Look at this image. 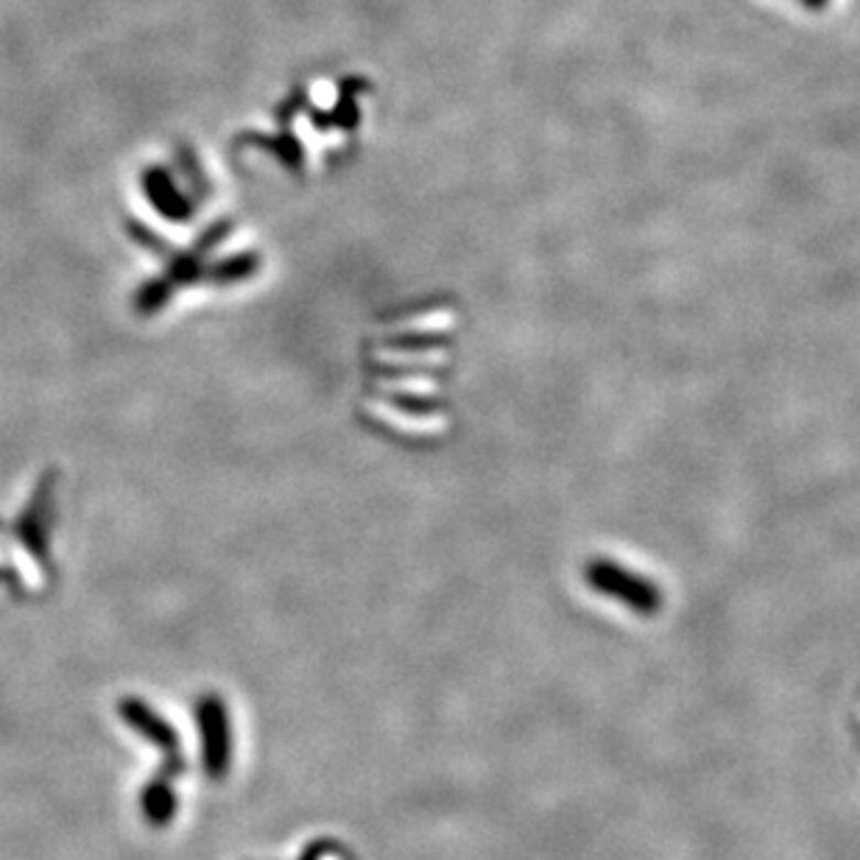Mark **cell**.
<instances>
[{
	"label": "cell",
	"instance_id": "6da1fadb",
	"mask_svg": "<svg viewBox=\"0 0 860 860\" xmlns=\"http://www.w3.org/2000/svg\"><path fill=\"white\" fill-rule=\"evenodd\" d=\"M584 578L590 581V587L601 596L614 598V601L625 603L629 609H634L638 614H656L662 607V596L654 584L640 578L638 573H629L618 565V562L609 559H592L584 570Z\"/></svg>",
	"mask_w": 860,
	"mask_h": 860
},
{
	"label": "cell",
	"instance_id": "7a4b0ae2",
	"mask_svg": "<svg viewBox=\"0 0 860 860\" xmlns=\"http://www.w3.org/2000/svg\"><path fill=\"white\" fill-rule=\"evenodd\" d=\"M199 732H202V758H205V771L213 780H221L229 769L232 758V734H229V718L224 710V701L218 696H202L199 707Z\"/></svg>",
	"mask_w": 860,
	"mask_h": 860
},
{
	"label": "cell",
	"instance_id": "3957f363",
	"mask_svg": "<svg viewBox=\"0 0 860 860\" xmlns=\"http://www.w3.org/2000/svg\"><path fill=\"white\" fill-rule=\"evenodd\" d=\"M118 710H121L123 721H127L129 727L134 729V732L143 734V738L149 740L151 747H156V749H160V752L168 754V758L174 760L176 765H182L179 738H176L174 729L168 727V721L156 716V712L151 710L149 704L140 701V698H134V696H129V698H123L121 704H118Z\"/></svg>",
	"mask_w": 860,
	"mask_h": 860
},
{
	"label": "cell",
	"instance_id": "277c9868",
	"mask_svg": "<svg viewBox=\"0 0 860 860\" xmlns=\"http://www.w3.org/2000/svg\"><path fill=\"white\" fill-rule=\"evenodd\" d=\"M145 196L154 205L156 213H163L168 221H187L193 216L190 202L174 187L165 171H149L145 174Z\"/></svg>",
	"mask_w": 860,
	"mask_h": 860
},
{
	"label": "cell",
	"instance_id": "5b68a950",
	"mask_svg": "<svg viewBox=\"0 0 860 860\" xmlns=\"http://www.w3.org/2000/svg\"><path fill=\"white\" fill-rule=\"evenodd\" d=\"M48 483L45 481L43 487L36 489V500L29 505V512L23 514V520L18 523L20 536H23V545L29 547L34 556H45L48 554Z\"/></svg>",
	"mask_w": 860,
	"mask_h": 860
},
{
	"label": "cell",
	"instance_id": "8992f818",
	"mask_svg": "<svg viewBox=\"0 0 860 860\" xmlns=\"http://www.w3.org/2000/svg\"><path fill=\"white\" fill-rule=\"evenodd\" d=\"M143 813L154 827L168 825L176 813V796L171 791L168 780H154L143 791Z\"/></svg>",
	"mask_w": 860,
	"mask_h": 860
},
{
	"label": "cell",
	"instance_id": "52a82bcc",
	"mask_svg": "<svg viewBox=\"0 0 860 860\" xmlns=\"http://www.w3.org/2000/svg\"><path fill=\"white\" fill-rule=\"evenodd\" d=\"M260 265L258 254L247 252V254H238V258L232 260H224V263L213 265V269H207V280H213V283L218 285H227V283H238V280H247L249 274H252L254 269Z\"/></svg>",
	"mask_w": 860,
	"mask_h": 860
},
{
	"label": "cell",
	"instance_id": "ba28073f",
	"mask_svg": "<svg viewBox=\"0 0 860 860\" xmlns=\"http://www.w3.org/2000/svg\"><path fill=\"white\" fill-rule=\"evenodd\" d=\"M171 291H174V285H171V280L165 277V274L163 277L151 280V283H145L143 289L138 291V296H134V311L143 313V316H151V313H156L160 307L168 305Z\"/></svg>",
	"mask_w": 860,
	"mask_h": 860
},
{
	"label": "cell",
	"instance_id": "9c48e42d",
	"mask_svg": "<svg viewBox=\"0 0 860 860\" xmlns=\"http://www.w3.org/2000/svg\"><path fill=\"white\" fill-rule=\"evenodd\" d=\"M394 403L403 405V411H414V414H427L434 409V400H414V398H394Z\"/></svg>",
	"mask_w": 860,
	"mask_h": 860
},
{
	"label": "cell",
	"instance_id": "30bf717a",
	"mask_svg": "<svg viewBox=\"0 0 860 860\" xmlns=\"http://www.w3.org/2000/svg\"><path fill=\"white\" fill-rule=\"evenodd\" d=\"M858 734H860V704H858Z\"/></svg>",
	"mask_w": 860,
	"mask_h": 860
}]
</instances>
